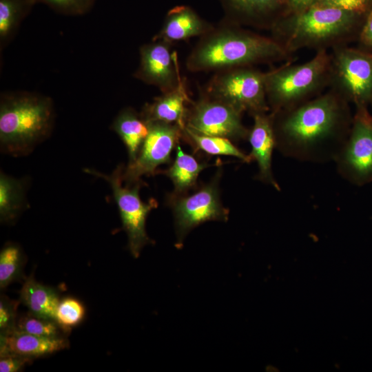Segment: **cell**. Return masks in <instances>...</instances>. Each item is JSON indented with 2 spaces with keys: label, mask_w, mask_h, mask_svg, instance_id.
Segmentation results:
<instances>
[{
  "label": "cell",
  "mask_w": 372,
  "mask_h": 372,
  "mask_svg": "<svg viewBox=\"0 0 372 372\" xmlns=\"http://www.w3.org/2000/svg\"><path fill=\"white\" fill-rule=\"evenodd\" d=\"M174 44L152 39L140 47V61L134 76L145 84L154 86L161 93L177 88L183 81Z\"/></svg>",
  "instance_id": "obj_12"
},
{
  "label": "cell",
  "mask_w": 372,
  "mask_h": 372,
  "mask_svg": "<svg viewBox=\"0 0 372 372\" xmlns=\"http://www.w3.org/2000/svg\"><path fill=\"white\" fill-rule=\"evenodd\" d=\"M294 12L302 11L320 1V0H287Z\"/></svg>",
  "instance_id": "obj_33"
},
{
  "label": "cell",
  "mask_w": 372,
  "mask_h": 372,
  "mask_svg": "<svg viewBox=\"0 0 372 372\" xmlns=\"http://www.w3.org/2000/svg\"><path fill=\"white\" fill-rule=\"evenodd\" d=\"M346 103L345 99L328 93L271 113L278 151L303 162H333L352 122Z\"/></svg>",
  "instance_id": "obj_1"
},
{
  "label": "cell",
  "mask_w": 372,
  "mask_h": 372,
  "mask_svg": "<svg viewBox=\"0 0 372 372\" xmlns=\"http://www.w3.org/2000/svg\"><path fill=\"white\" fill-rule=\"evenodd\" d=\"M17 305L18 302L1 296L0 300L1 332L9 331L16 328Z\"/></svg>",
  "instance_id": "obj_29"
},
{
  "label": "cell",
  "mask_w": 372,
  "mask_h": 372,
  "mask_svg": "<svg viewBox=\"0 0 372 372\" xmlns=\"http://www.w3.org/2000/svg\"><path fill=\"white\" fill-rule=\"evenodd\" d=\"M48 6L55 12L69 16L85 14L92 6L94 0H33Z\"/></svg>",
  "instance_id": "obj_28"
},
{
  "label": "cell",
  "mask_w": 372,
  "mask_h": 372,
  "mask_svg": "<svg viewBox=\"0 0 372 372\" xmlns=\"http://www.w3.org/2000/svg\"><path fill=\"white\" fill-rule=\"evenodd\" d=\"M16 329L28 333L48 338L63 337L61 333L63 332L56 321L35 316L30 312L17 320Z\"/></svg>",
  "instance_id": "obj_26"
},
{
  "label": "cell",
  "mask_w": 372,
  "mask_h": 372,
  "mask_svg": "<svg viewBox=\"0 0 372 372\" xmlns=\"http://www.w3.org/2000/svg\"><path fill=\"white\" fill-rule=\"evenodd\" d=\"M201 94L226 103L242 114L247 112L253 116L269 110L265 73L251 66L214 72Z\"/></svg>",
  "instance_id": "obj_6"
},
{
  "label": "cell",
  "mask_w": 372,
  "mask_h": 372,
  "mask_svg": "<svg viewBox=\"0 0 372 372\" xmlns=\"http://www.w3.org/2000/svg\"><path fill=\"white\" fill-rule=\"evenodd\" d=\"M285 52L276 40L242 30L224 20L199 37L185 64L192 72H216L278 60Z\"/></svg>",
  "instance_id": "obj_2"
},
{
  "label": "cell",
  "mask_w": 372,
  "mask_h": 372,
  "mask_svg": "<svg viewBox=\"0 0 372 372\" xmlns=\"http://www.w3.org/2000/svg\"><path fill=\"white\" fill-rule=\"evenodd\" d=\"M182 138L189 143L195 152L234 156L247 163L252 161L249 154H246L226 138L199 134L185 127Z\"/></svg>",
  "instance_id": "obj_22"
},
{
  "label": "cell",
  "mask_w": 372,
  "mask_h": 372,
  "mask_svg": "<svg viewBox=\"0 0 372 372\" xmlns=\"http://www.w3.org/2000/svg\"><path fill=\"white\" fill-rule=\"evenodd\" d=\"M0 342V355L16 354L30 358L52 354L68 347V341L63 337L39 336L16 328L1 332Z\"/></svg>",
  "instance_id": "obj_16"
},
{
  "label": "cell",
  "mask_w": 372,
  "mask_h": 372,
  "mask_svg": "<svg viewBox=\"0 0 372 372\" xmlns=\"http://www.w3.org/2000/svg\"><path fill=\"white\" fill-rule=\"evenodd\" d=\"M189 103L191 101L183 79L177 88L162 93L154 98L152 102L146 103L141 115L147 122L176 123L184 128L187 109L186 105Z\"/></svg>",
  "instance_id": "obj_17"
},
{
  "label": "cell",
  "mask_w": 372,
  "mask_h": 372,
  "mask_svg": "<svg viewBox=\"0 0 372 372\" xmlns=\"http://www.w3.org/2000/svg\"><path fill=\"white\" fill-rule=\"evenodd\" d=\"M176 149L175 161L164 173L174 184L172 194L183 195L195 186L199 174L209 165L199 163L193 156L185 153L179 144Z\"/></svg>",
  "instance_id": "obj_20"
},
{
  "label": "cell",
  "mask_w": 372,
  "mask_h": 372,
  "mask_svg": "<svg viewBox=\"0 0 372 372\" xmlns=\"http://www.w3.org/2000/svg\"><path fill=\"white\" fill-rule=\"evenodd\" d=\"M35 3L33 0H0V48L12 40Z\"/></svg>",
  "instance_id": "obj_23"
},
{
  "label": "cell",
  "mask_w": 372,
  "mask_h": 372,
  "mask_svg": "<svg viewBox=\"0 0 372 372\" xmlns=\"http://www.w3.org/2000/svg\"><path fill=\"white\" fill-rule=\"evenodd\" d=\"M360 36L361 43L372 50V8L368 12Z\"/></svg>",
  "instance_id": "obj_32"
},
{
  "label": "cell",
  "mask_w": 372,
  "mask_h": 372,
  "mask_svg": "<svg viewBox=\"0 0 372 372\" xmlns=\"http://www.w3.org/2000/svg\"><path fill=\"white\" fill-rule=\"evenodd\" d=\"M214 26L192 8L178 6L167 12L161 29L152 39L163 40L174 44L193 37H200Z\"/></svg>",
  "instance_id": "obj_15"
},
{
  "label": "cell",
  "mask_w": 372,
  "mask_h": 372,
  "mask_svg": "<svg viewBox=\"0 0 372 372\" xmlns=\"http://www.w3.org/2000/svg\"><path fill=\"white\" fill-rule=\"evenodd\" d=\"M113 130L125 145L129 163L134 162L149 132L148 123L131 107L123 109L112 123Z\"/></svg>",
  "instance_id": "obj_18"
},
{
  "label": "cell",
  "mask_w": 372,
  "mask_h": 372,
  "mask_svg": "<svg viewBox=\"0 0 372 372\" xmlns=\"http://www.w3.org/2000/svg\"><path fill=\"white\" fill-rule=\"evenodd\" d=\"M241 116L242 113L229 105L201 94L187 107L185 127L199 134L236 142L247 138L249 133Z\"/></svg>",
  "instance_id": "obj_10"
},
{
  "label": "cell",
  "mask_w": 372,
  "mask_h": 372,
  "mask_svg": "<svg viewBox=\"0 0 372 372\" xmlns=\"http://www.w3.org/2000/svg\"><path fill=\"white\" fill-rule=\"evenodd\" d=\"M25 187L23 181L1 172L0 217L1 221L14 220L24 208Z\"/></svg>",
  "instance_id": "obj_24"
},
{
  "label": "cell",
  "mask_w": 372,
  "mask_h": 372,
  "mask_svg": "<svg viewBox=\"0 0 372 372\" xmlns=\"http://www.w3.org/2000/svg\"><path fill=\"white\" fill-rule=\"evenodd\" d=\"M31 359L32 358L16 354L0 355V371H19L26 364H30L31 362Z\"/></svg>",
  "instance_id": "obj_31"
},
{
  "label": "cell",
  "mask_w": 372,
  "mask_h": 372,
  "mask_svg": "<svg viewBox=\"0 0 372 372\" xmlns=\"http://www.w3.org/2000/svg\"><path fill=\"white\" fill-rule=\"evenodd\" d=\"M333 162L340 176L361 187L372 183V114L358 107L347 138Z\"/></svg>",
  "instance_id": "obj_9"
},
{
  "label": "cell",
  "mask_w": 372,
  "mask_h": 372,
  "mask_svg": "<svg viewBox=\"0 0 372 372\" xmlns=\"http://www.w3.org/2000/svg\"><path fill=\"white\" fill-rule=\"evenodd\" d=\"M360 15L318 3L273 25L288 50L324 43L350 32Z\"/></svg>",
  "instance_id": "obj_4"
},
{
  "label": "cell",
  "mask_w": 372,
  "mask_h": 372,
  "mask_svg": "<svg viewBox=\"0 0 372 372\" xmlns=\"http://www.w3.org/2000/svg\"><path fill=\"white\" fill-rule=\"evenodd\" d=\"M285 0H221L227 13L225 21L238 25L254 22L275 11Z\"/></svg>",
  "instance_id": "obj_21"
},
{
  "label": "cell",
  "mask_w": 372,
  "mask_h": 372,
  "mask_svg": "<svg viewBox=\"0 0 372 372\" xmlns=\"http://www.w3.org/2000/svg\"><path fill=\"white\" fill-rule=\"evenodd\" d=\"M335 72L346 99L358 107L372 103V53L351 48L336 52Z\"/></svg>",
  "instance_id": "obj_13"
},
{
  "label": "cell",
  "mask_w": 372,
  "mask_h": 372,
  "mask_svg": "<svg viewBox=\"0 0 372 372\" xmlns=\"http://www.w3.org/2000/svg\"><path fill=\"white\" fill-rule=\"evenodd\" d=\"M23 257L21 249L14 245L4 247L0 253V287L6 288L19 278Z\"/></svg>",
  "instance_id": "obj_25"
},
{
  "label": "cell",
  "mask_w": 372,
  "mask_h": 372,
  "mask_svg": "<svg viewBox=\"0 0 372 372\" xmlns=\"http://www.w3.org/2000/svg\"><path fill=\"white\" fill-rule=\"evenodd\" d=\"M329 63L327 52L320 50L306 63L266 72V94L271 113L305 102L324 80Z\"/></svg>",
  "instance_id": "obj_5"
},
{
  "label": "cell",
  "mask_w": 372,
  "mask_h": 372,
  "mask_svg": "<svg viewBox=\"0 0 372 372\" xmlns=\"http://www.w3.org/2000/svg\"><path fill=\"white\" fill-rule=\"evenodd\" d=\"M319 3L362 15L372 8V0H320Z\"/></svg>",
  "instance_id": "obj_30"
},
{
  "label": "cell",
  "mask_w": 372,
  "mask_h": 372,
  "mask_svg": "<svg viewBox=\"0 0 372 372\" xmlns=\"http://www.w3.org/2000/svg\"><path fill=\"white\" fill-rule=\"evenodd\" d=\"M85 315V308L79 300L68 297L61 300L56 311L54 320L63 332H68L79 324Z\"/></svg>",
  "instance_id": "obj_27"
},
{
  "label": "cell",
  "mask_w": 372,
  "mask_h": 372,
  "mask_svg": "<svg viewBox=\"0 0 372 372\" xmlns=\"http://www.w3.org/2000/svg\"><path fill=\"white\" fill-rule=\"evenodd\" d=\"M20 301L31 313L54 320L60 300L56 291L36 281L31 276L22 286Z\"/></svg>",
  "instance_id": "obj_19"
},
{
  "label": "cell",
  "mask_w": 372,
  "mask_h": 372,
  "mask_svg": "<svg viewBox=\"0 0 372 372\" xmlns=\"http://www.w3.org/2000/svg\"><path fill=\"white\" fill-rule=\"evenodd\" d=\"M149 132L136 160L123 169V180L132 185L141 182L144 175H152L156 168L171 161V154L183 137V130L176 123L147 122Z\"/></svg>",
  "instance_id": "obj_11"
},
{
  "label": "cell",
  "mask_w": 372,
  "mask_h": 372,
  "mask_svg": "<svg viewBox=\"0 0 372 372\" xmlns=\"http://www.w3.org/2000/svg\"></svg>",
  "instance_id": "obj_34"
},
{
  "label": "cell",
  "mask_w": 372,
  "mask_h": 372,
  "mask_svg": "<svg viewBox=\"0 0 372 372\" xmlns=\"http://www.w3.org/2000/svg\"><path fill=\"white\" fill-rule=\"evenodd\" d=\"M54 120L51 98L25 91L3 93L0 101L1 149L13 155L30 152L50 135Z\"/></svg>",
  "instance_id": "obj_3"
},
{
  "label": "cell",
  "mask_w": 372,
  "mask_h": 372,
  "mask_svg": "<svg viewBox=\"0 0 372 372\" xmlns=\"http://www.w3.org/2000/svg\"><path fill=\"white\" fill-rule=\"evenodd\" d=\"M220 169L214 178L190 196L171 194L168 202L173 211L178 248L189 231L199 225L212 220L226 222L229 209L225 208L220 197L219 181Z\"/></svg>",
  "instance_id": "obj_8"
},
{
  "label": "cell",
  "mask_w": 372,
  "mask_h": 372,
  "mask_svg": "<svg viewBox=\"0 0 372 372\" xmlns=\"http://www.w3.org/2000/svg\"><path fill=\"white\" fill-rule=\"evenodd\" d=\"M254 124L248 135L252 160L257 163V179L280 191V186L272 171V154L276 149V141L271 113H259L253 115Z\"/></svg>",
  "instance_id": "obj_14"
},
{
  "label": "cell",
  "mask_w": 372,
  "mask_h": 372,
  "mask_svg": "<svg viewBox=\"0 0 372 372\" xmlns=\"http://www.w3.org/2000/svg\"><path fill=\"white\" fill-rule=\"evenodd\" d=\"M123 169L122 165H118L110 175L93 169H86L85 172L103 178L110 183L123 227L128 237L129 249L134 258H138L143 247L152 242L146 232L145 223L149 213L157 207L158 203L153 198L147 203L141 200L139 196L141 182L123 185Z\"/></svg>",
  "instance_id": "obj_7"
}]
</instances>
